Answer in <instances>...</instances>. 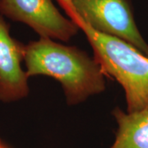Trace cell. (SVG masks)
Masks as SVG:
<instances>
[{"mask_svg": "<svg viewBox=\"0 0 148 148\" xmlns=\"http://www.w3.org/2000/svg\"><path fill=\"white\" fill-rule=\"evenodd\" d=\"M24 63L31 77L43 75L60 83L66 102L77 106L106 89V76L95 58L83 50L49 38L25 45Z\"/></svg>", "mask_w": 148, "mask_h": 148, "instance_id": "1", "label": "cell"}, {"mask_svg": "<svg viewBox=\"0 0 148 148\" xmlns=\"http://www.w3.org/2000/svg\"><path fill=\"white\" fill-rule=\"evenodd\" d=\"M67 16L83 32L94 51V58L106 76L121 85L127 112L148 109V56L118 37L98 32L81 17L71 0H56Z\"/></svg>", "mask_w": 148, "mask_h": 148, "instance_id": "2", "label": "cell"}, {"mask_svg": "<svg viewBox=\"0 0 148 148\" xmlns=\"http://www.w3.org/2000/svg\"><path fill=\"white\" fill-rule=\"evenodd\" d=\"M81 17L98 32L118 37L148 56V44L134 19L129 0H71Z\"/></svg>", "mask_w": 148, "mask_h": 148, "instance_id": "3", "label": "cell"}, {"mask_svg": "<svg viewBox=\"0 0 148 148\" xmlns=\"http://www.w3.org/2000/svg\"><path fill=\"white\" fill-rule=\"evenodd\" d=\"M0 14L31 27L40 38L68 42L79 31L53 0H0Z\"/></svg>", "mask_w": 148, "mask_h": 148, "instance_id": "4", "label": "cell"}, {"mask_svg": "<svg viewBox=\"0 0 148 148\" xmlns=\"http://www.w3.org/2000/svg\"><path fill=\"white\" fill-rule=\"evenodd\" d=\"M25 45L11 36L8 25L0 14V101L11 103L29 95L28 76L22 69Z\"/></svg>", "mask_w": 148, "mask_h": 148, "instance_id": "5", "label": "cell"}, {"mask_svg": "<svg viewBox=\"0 0 148 148\" xmlns=\"http://www.w3.org/2000/svg\"><path fill=\"white\" fill-rule=\"evenodd\" d=\"M112 114L117 131L110 148H148V109L127 112L116 107Z\"/></svg>", "mask_w": 148, "mask_h": 148, "instance_id": "6", "label": "cell"}, {"mask_svg": "<svg viewBox=\"0 0 148 148\" xmlns=\"http://www.w3.org/2000/svg\"><path fill=\"white\" fill-rule=\"evenodd\" d=\"M0 148H8L7 146H6L5 144H4V143L2 141L1 138H0Z\"/></svg>", "mask_w": 148, "mask_h": 148, "instance_id": "7", "label": "cell"}]
</instances>
